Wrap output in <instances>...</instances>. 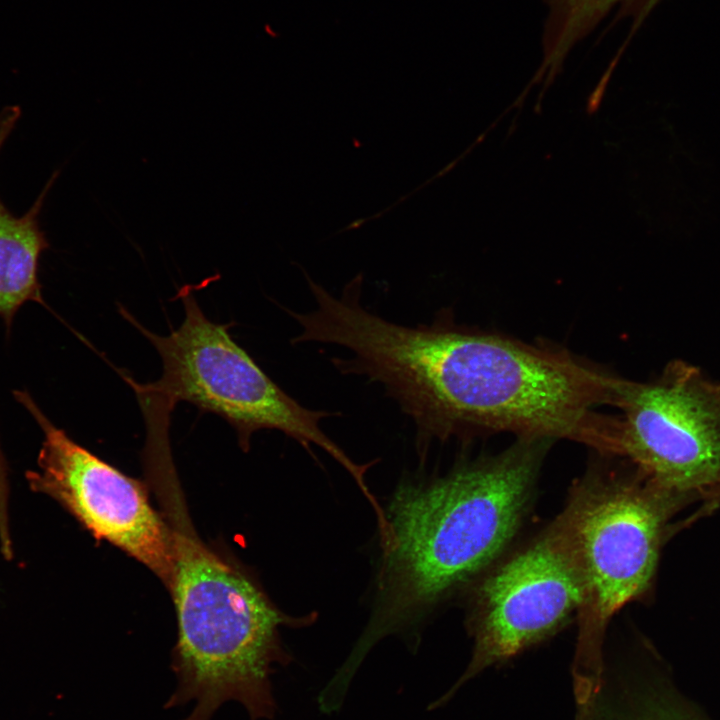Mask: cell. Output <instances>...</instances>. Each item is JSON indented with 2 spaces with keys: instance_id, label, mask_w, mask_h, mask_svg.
<instances>
[{
  "instance_id": "cell-1",
  "label": "cell",
  "mask_w": 720,
  "mask_h": 720,
  "mask_svg": "<svg viewBox=\"0 0 720 720\" xmlns=\"http://www.w3.org/2000/svg\"><path fill=\"white\" fill-rule=\"evenodd\" d=\"M360 369L381 384L416 427L419 450L432 439L473 431L567 439L620 454L616 404L622 378L560 350L539 348L448 322L368 328Z\"/></svg>"
},
{
  "instance_id": "cell-2",
  "label": "cell",
  "mask_w": 720,
  "mask_h": 720,
  "mask_svg": "<svg viewBox=\"0 0 720 720\" xmlns=\"http://www.w3.org/2000/svg\"><path fill=\"white\" fill-rule=\"evenodd\" d=\"M550 442L520 438L499 455L396 490L384 509L372 613L345 672L355 674L380 640L417 624L500 556L521 525Z\"/></svg>"
},
{
  "instance_id": "cell-3",
  "label": "cell",
  "mask_w": 720,
  "mask_h": 720,
  "mask_svg": "<svg viewBox=\"0 0 720 720\" xmlns=\"http://www.w3.org/2000/svg\"><path fill=\"white\" fill-rule=\"evenodd\" d=\"M177 484L158 491L172 537L168 585L175 604L177 642L172 670L176 686L166 708L192 702L181 720H211L235 701L250 720H271L277 711L271 676L291 656L281 626H302L315 616L293 618L278 610L254 579L205 545L189 523Z\"/></svg>"
},
{
  "instance_id": "cell-4",
  "label": "cell",
  "mask_w": 720,
  "mask_h": 720,
  "mask_svg": "<svg viewBox=\"0 0 720 720\" xmlns=\"http://www.w3.org/2000/svg\"><path fill=\"white\" fill-rule=\"evenodd\" d=\"M185 316L170 334L157 335L121 308L129 320L156 348L163 364L162 377L149 384L127 378L136 395L155 398L170 409L179 401L194 404L225 419L237 432L239 444L249 450L252 434L272 429L299 442L310 453L316 445L353 477L363 494L370 489L365 473L370 464H358L320 428L331 414L311 410L282 390L228 333V326L209 320L199 307L192 288L178 293Z\"/></svg>"
},
{
  "instance_id": "cell-5",
  "label": "cell",
  "mask_w": 720,
  "mask_h": 720,
  "mask_svg": "<svg viewBox=\"0 0 720 720\" xmlns=\"http://www.w3.org/2000/svg\"><path fill=\"white\" fill-rule=\"evenodd\" d=\"M687 501L635 476L589 473L553 521L579 573L581 637L596 640L654 576L666 525Z\"/></svg>"
},
{
  "instance_id": "cell-6",
  "label": "cell",
  "mask_w": 720,
  "mask_h": 720,
  "mask_svg": "<svg viewBox=\"0 0 720 720\" xmlns=\"http://www.w3.org/2000/svg\"><path fill=\"white\" fill-rule=\"evenodd\" d=\"M621 456L687 502L720 488V381L673 360L654 382L622 379Z\"/></svg>"
},
{
  "instance_id": "cell-7",
  "label": "cell",
  "mask_w": 720,
  "mask_h": 720,
  "mask_svg": "<svg viewBox=\"0 0 720 720\" xmlns=\"http://www.w3.org/2000/svg\"><path fill=\"white\" fill-rule=\"evenodd\" d=\"M14 396L44 436L37 469L26 473L30 488L53 498L97 540L139 561L168 587L171 531L151 505L146 487L77 444L28 392L17 390Z\"/></svg>"
},
{
  "instance_id": "cell-8",
  "label": "cell",
  "mask_w": 720,
  "mask_h": 720,
  "mask_svg": "<svg viewBox=\"0 0 720 720\" xmlns=\"http://www.w3.org/2000/svg\"><path fill=\"white\" fill-rule=\"evenodd\" d=\"M582 601L579 573L552 523L475 587L469 613L475 649L467 673L552 634Z\"/></svg>"
},
{
  "instance_id": "cell-9",
  "label": "cell",
  "mask_w": 720,
  "mask_h": 720,
  "mask_svg": "<svg viewBox=\"0 0 720 720\" xmlns=\"http://www.w3.org/2000/svg\"><path fill=\"white\" fill-rule=\"evenodd\" d=\"M21 116L17 105L0 112V154ZM55 171L32 206L15 216L0 198V317L10 327L19 308L27 302L44 304L38 277L42 253L49 247L40 226V213L55 179Z\"/></svg>"
},
{
  "instance_id": "cell-10",
  "label": "cell",
  "mask_w": 720,
  "mask_h": 720,
  "mask_svg": "<svg viewBox=\"0 0 720 720\" xmlns=\"http://www.w3.org/2000/svg\"><path fill=\"white\" fill-rule=\"evenodd\" d=\"M548 8L542 34L543 60L534 83L548 88L570 51L618 7L617 17L641 19L658 0H543Z\"/></svg>"
},
{
  "instance_id": "cell-11",
  "label": "cell",
  "mask_w": 720,
  "mask_h": 720,
  "mask_svg": "<svg viewBox=\"0 0 720 720\" xmlns=\"http://www.w3.org/2000/svg\"><path fill=\"white\" fill-rule=\"evenodd\" d=\"M707 502L710 507H712L720 502V488L712 491L709 494V496L707 498Z\"/></svg>"
}]
</instances>
